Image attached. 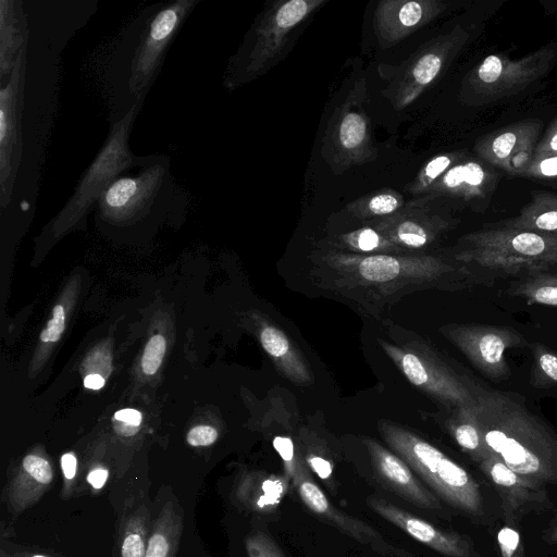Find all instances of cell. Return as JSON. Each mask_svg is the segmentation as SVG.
<instances>
[{
	"label": "cell",
	"instance_id": "6da1fadb",
	"mask_svg": "<svg viewBox=\"0 0 557 557\" xmlns=\"http://www.w3.org/2000/svg\"><path fill=\"white\" fill-rule=\"evenodd\" d=\"M26 15L22 47L23 152L12 199L26 214L36 205L45 148L57 107L60 55L65 45L97 11L96 1H23Z\"/></svg>",
	"mask_w": 557,
	"mask_h": 557
},
{
	"label": "cell",
	"instance_id": "7a4b0ae2",
	"mask_svg": "<svg viewBox=\"0 0 557 557\" xmlns=\"http://www.w3.org/2000/svg\"><path fill=\"white\" fill-rule=\"evenodd\" d=\"M313 284L377 318L410 293L460 289L479 280L451 256L420 252L358 255L332 248L312 253Z\"/></svg>",
	"mask_w": 557,
	"mask_h": 557
},
{
	"label": "cell",
	"instance_id": "3957f363",
	"mask_svg": "<svg viewBox=\"0 0 557 557\" xmlns=\"http://www.w3.org/2000/svg\"><path fill=\"white\" fill-rule=\"evenodd\" d=\"M201 0H173L145 8L115 38L106 65L110 126L139 113L183 24Z\"/></svg>",
	"mask_w": 557,
	"mask_h": 557
},
{
	"label": "cell",
	"instance_id": "277c9868",
	"mask_svg": "<svg viewBox=\"0 0 557 557\" xmlns=\"http://www.w3.org/2000/svg\"><path fill=\"white\" fill-rule=\"evenodd\" d=\"M474 410L491 454L529 480L557 484V431L522 396L479 385Z\"/></svg>",
	"mask_w": 557,
	"mask_h": 557
},
{
	"label": "cell",
	"instance_id": "5b68a950",
	"mask_svg": "<svg viewBox=\"0 0 557 557\" xmlns=\"http://www.w3.org/2000/svg\"><path fill=\"white\" fill-rule=\"evenodd\" d=\"M451 257L475 275L519 278L557 265V234L488 225L462 236Z\"/></svg>",
	"mask_w": 557,
	"mask_h": 557
},
{
	"label": "cell",
	"instance_id": "8992f818",
	"mask_svg": "<svg viewBox=\"0 0 557 557\" xmlns=\"http://www.w3.org/2000/svg\"><path fill=\"white\" fill-rule=\"evenodd\" d=\"M186 205V195L175 183L169 157L156 154L137 173H124L108 186L97 203V220L104 226L131 227L158 222Z\"/></svg>",
	"mask_w": 557,
	"mask_h": 557
},
{
	"label": "cell",
	"instance_id": "52a82bcc",
	"mask_svg": "<svg viewBox=\"0 0 557 557\" xmlns=\"http://www.w3.org/2000/svg\"><path fill=\"white\" fill-rule=\"evenodd\" d=\"M137 112H131L120 123L110 126L101 149L82 174L64 207L50 221L46 232L58 239L85 222L108 186L133 168H143L153 161L156 154L137 156L129 147V134Z\"/></svg>",
	"mask_w": 557,
	"mask_h": 557
},
{
	"label": "cell",
	"instance_id": "ba28073f",
	"mask_svg": "<svg viewBox=\"0 0 557 557\" xmlns=\"http://www.w3.org/2000/svg\"><path fill=\"white\" fill-rule=\"evenodd\" d=\"M380 432L392 448L445 502L472 516L483 515V499L478 482L437 447L391 421L379 422Z\"/></svg>",
	"mask_w": 557,
	"mask_h": 557
},
{
	"label": "cell",
	"instance_id": "9c48e42d",
	"mask_svg": "<svg viewBox=\"0 0 557 557\" xmlns=\"http://www.w3.org/2000/svg\"><path fill=\"white\" fill-rule=\"evenodd\" d=\"M393 334L395 341L379 338L377 343L416 388L448 412L474 404L478 384L456 371L419 336L401 330Z\"/></svg>",
	"mask_w": 557,
	"mask_h": 557
},
{
	"label": "cell",
	"instance_id": "30bf717a",
	"mask_svg": "<svg viewBox=\"0 0 557 557\" xmlns=\"http://www.w3.org/2000/svg\"><path fill=\"white\" fill-rule=\"evenodd\" d=\"M324 3L325 0L280 1L264 11L255 27L249 50L243 53L242 60L230 63V66L240 63V67L226 74L224 85L234 88L265 73L282 54L293 29Z\"/></svg>",
	"mask_w": 557,
	"mask_h": 557
},
{
	"label": "cell",
	"instance_id": "8fae6325",
	"mask_svg": "<svg viewBox=\"0 0 557 557\" xmlns=\"http://www.w3.org/2000/svg\"><path fill=\"white\" fill-rule=\"evenodd\" d=\"M367 102L366 82L359 78L329 121L322 154L336 173L351 165L373 161L377 156L372 140L371 121L366 109Z\"/></svg>",
	"mask_w": 557,
	"mask_h": 557
},
{
	"label": "cell",
	"instance_id": "7c38bea8",
	"mask_svg": "<svg viewBox=\"0 0 557 557\" xmlns=\"http://www.w3.org/2000/svg\"><path fill=\"white\" fill-rule=\"evenodd\" d=\"M448 339L484 376L503 382L510 376L506 351L528 345L518 331L483 323H449L440 327Z\"/></svg>",
	"mask_w": 557,
	"mask_h": 557
},
{
	"label": "cell",
	"instance_id": "4fadbf2b",
	"mask_svg": "<svg viewBox=\"0 0 557 557\" xmlns=\"http://www.w3.org/2000/svg\"><path fill=\"white\" fill-rule=\"evenodd\" d=\"M556 54L555 50L548 48L519 60L490 54L471 73L470 87L478 96L491 99L516 94L541 77Z\"/></svg>",
	"mask_w": 557,
	"mask_h": 557
},
{
	"label": "cell",
	"instance_id": "5bb4252c",
	"mask_svg": "<svg viewBox=\"0 0 557 557\" xmlns=\"http://www.w3.org/2000/svg\"><path fill=\"white\" fill-rule=\"evenodd\" d=\"M22 50L10 77L0 84V208L11 202L20 171L22 141Z\"/></svg>",
	"mask_w": 557,
	"mask_h": 557
},
{
	"label": "cell",
	"instance_id": "9a60e30c",
	"mask_svg": "<svg viewBox=\"0 0 557 557\" xmlns=\"http://www.w3.org/2000/svg\"><path fill=\"white\" fill-rule=\"evenodd\" d=\"M467 34L455 27L417 51L406 63L391 88L388 98L396 110L411 104L437 78L453 52L465 42Z\"/></svg>",
	"mask_w": 557,
	"mask_h": 557
},
{
	"label": "cell",
	"instance_id": "2e32d148",
	"mask_svg": "<svg viewBox=\"0 0 557 557\" xmlns=\"http://www.w3.org/2000/svg\"><path fill=\"white\" fill-rule=\"evenodd\" d=\"M478 466L499 494L507 524L530 511L539 512L553 507L542 483L518 474L495 455L490 453Z\"/></svg>",
	"mask_w": 557,
	"mask_h": 557
},
{
	"label": "cell",
	"instance_id": "e0dca14e",
	"mask_svg": "<svg viewBox=\"0 0 557 557\" xmlns=\"http://www.w3.org/2000/svg\"><path fill=\"white\" fill-rule=\"evenodd\" d=\"M542 122L525 120L506 126L479 139L478 154L511 175H522L534 157Z\"/></svg>",
	"mask_w": 557,
	"mask_h": 557
},
{
	"label": "cell",
	"instance_id": "ac0fdd59",
	"mask_svg": "<svg viewBox=\"0 0 557 557\" xmlns=\"http://www.w3.org/2000/svg\"><path fill=\"white\" fill-rule=\"evenodd\" d=\"M294 484L304 504L318 517L332 523L355 540L370 545L376 552L391 557H412L401 548H397L385 541L379 531L334 507L322 490L314 483L307 468L300 465L294 478Z\"/></svg>",
	"mask_w": 557,
	"mask_h": 557
},
{
	"label": "cell",
	"instance_id": "d6986e66",
	"mask_svg": "<svg viewBox=\"0 0 557 557\" xmlns=\"http://www.w3.org/2000/svg\"><path fill=\"white\" fill-rule=\"evenodd\" d=\"M451 222L429 214L423 207L406 205L397 213L373 221L374 226L401 252H420L451 227Z\"/></svg>",
	"mask_w": 557,
	"mask_h": 557
},
{
	"label": "cell",
	"instance_id": "ffe728a7",
	"mask_svg": "<svg viewBox=\"0 0 557 557\" xmlns=\"http://www.w3.org/2000/svg\"><path fill=\"white\" fill-rule=\"evenodd\" d=\"M368 506L418 542L446 557H478L467 537L441 530L411 512L377 496L367 498Z\"/></svg>",
	"mask_w": 557,
	"mask_h": 557
},
{
	"label": "cell",
	"instance_id": "44dd1931",
	"mask_svg": "<svg viewBox=\"0 0 557 557\" xmlns=\"http://www.w3.org/2000/svg\"><path fill=\"white\" fill-rule=\"evenodd\" d=\"M438 0H383L376 5L373 28L380 44L389 47L444 12Z\"/></svg>",
	"mask_w": 557,
	"mask_h": 557
},
{
	"label": "cell",
	"instance_id": "7402d4cb",
	"mask_svg": "<svg viewBox=\"0 0 557 557\" xmlns=\"http://www.w3.org/2000/svg\"><path fill=\"white\" fill-rule=\"evenodd\" d=\"M379 478L399 496L425 509H441L438 499L414 476L409 465L373 438L363 441Z\"/></svg>",
	"mask_w": 557,
	"mask_h": 557
},
{
	"label": "cell",
	"instance_id": "603a6c76",
	"mask_svg": "<svg viewBox=\"0 0 557 557\" xmlns=\"http://www.w3.org/2000/svg\"><path fill=\"white\" fill-rule=\"evenodd\" d=\"M54 479L51 463L38 454L26 455L4 490L9 511L20 516L34 506L50 488Z\"/></svg>",
	"mask_w": 557,
	"mask_h": 557
},
{
	"label": "cell",
	"instance_id": "cb8c5ba5",
	"mask_svg": "<svg viewBox=\"0 0 557 557\" xmlns=\"http://www.w3.org/2000/svg\"><path fill=\"white\" fill-rule=\"evenodd\" d=\"M255 319L258 339L277 370L297 385H311L313 375L299 347L271 320L262 315Z\"/></svg>",
	"mask_w": 557,
	"mask_h": 557
},
{
	"label": "cell",
	"instance_id": "d4e9b609",
	"mask_svg": "<svg viewBox=\"0 0 557 557\" xmlns=\"http://www.w3.org/2000/svg\"><path fill=\"white\" fill-rule=\"evenodd\" d=\"M491 183L492 175L482 163L473 160L458 162L422 198L409 203L423 207L431 199L443 196L463 200L482 199L486 197Z\"/></svg>",
	"mask_w": 557,
	"mask_h": 557
},
{
	"label": "cell",
	"instance_id": "484cf974",
	"mask_svg": "<svg viewBox=\"0 0 557 557\" xmlns=\"http://www.w3.org/2000/svg\"><path fill=\"white\" fill-rule=\"evenodd\" d=\"M26 15L22 0L0 1V84L11 75L25 41Z\"/></svg>",
	"mask_w": 557,
	"mask_h": 557
},
{
	"label": "cell",
	"instance_id": "4316f807",
	"mask_svg": "<svg viewBox=\"0 0 557 557\" xmlns=\"http://www.w3.org/2000/svg\"><path fill=\"white\" fill-rule=\"evenodd\" d=\"M286 481L276 475L249 472L236 485V498L247 508L257 512L272 511L283 499Z\"/></svg>",
	"mask_w": 557,
	"mask_h": 557
},
{
	"label": "cell",
	"instance_id": "83f0119b",
	"mask_svg": "<svg viewBox=\"0 0 557 557\" xmlns=\"http://www.w3.org/2000/svg\"><path fill=\"white\" fill-rule=\"evenodd\" d=\"M183 525V513L178 504L169 499L151 523L146 557H175Z\"/></svg>",
	"mask_w": 557,
	"mask_h": 557
},
{
	"label": "cell",
	"instance_id": "f1b7e54d",
	"mask_svg": "<svg viewBox=\"0 0 557 557\" xmlns=\"http://www.w3.org/2000/svg\"><path fill=\"white\" fill-rule=\"evenodd\" d=\"M497 224L521 231L557 234V194L546 190L533 191L531 201L518 215Z\"/></svg>",
	"mask_w": 557,
	"mask_h": 557
},
{
	"label": "cell",
	"instance_id": "f546056e",
	"mask_svg": "<svg viewBox=\"0 0 557 557\" xmlns=\"http://www.w3.org/2000/svg\"><path fill=\"white\" fill-rule=\"evenodd\" d=\"M150 512L143 503L126 505L117 529V557H146Z\"/></svg>",
	"mask_w": 557,
	"mask_h": 557
},
{
	"label": "cell",
	"instance_id": "4dcf8cb0",
	"mask_svg": "<svg viewBox=\"0 0 557 557\" xmlns=\"http://www.w3.org/2000/svg\"><path fill=\"white\" fill-rule=\"evenodd\" d=\"M448 413L445 421L446 430L463 453L479 463L490 451L483 442L474 404Z\"/></svg>",
	"mask_w": 557,
	"mask_h": 557
},
{
	"label": "cell",
	"instance_id": "1f68e13d",
	"mask_svg": "<svg viewBox=\"0 0 557 557\" xmlns=\"http://www.w3.org/2000/svg\"><path fill=\"white\" fill-rule=\"evenodd\" d=\"M327 248L358 255L403 253L374 226H364L336 235L327 239Z\"/></svg>",
	"mask_w": 557,
	"mask_h": 557
},
{
	"label": "cell",
	"instance_id": "d6a6232c",
	"mask_svg": "<svg viewBox=\"0 0 557 557\" xmlns=\"http://www.w3.org/2000/svg\"><path fill=\"white\" fill-rule=\"evenodd\" d=\"M507 293L522 298L528 305L557 307V273L541 272L513 281Z\"/></svg>",
	"mask_w": 557,
	"mask_h": 557
},
{
	"label": "cell",
	"instance_id": "836d02e7",
	"mask_svg": "<svg viewBox=\"0 0 557 557\" xmlns=\"http://www.w3.org/2000/svg\"><path fill=\"white\" fill-rule=\"evenodd\" d=\"M401 194L382 188L348 203L346 210L360 220H380L393 215L405 207Z\"/></svg>",
	"mask_w": 557,
	"mask_h": 557
},
{
	"label": "cell",
	"instance_id": "e575fe53",
	"mask_svg": "<svg viewBox=\"0 0 557 557\" xmlns=\"http://www.w3.org/2000/svg\"><path fill=\"white\" fill-rule=\"evenodd\" d=\"M461 159L459 152H446L433 157L418 172L407 186V191L413 195L426 194L443 174Z\"/></svg>",
	"mask_w": 557,
	"mask_h": 557
},
{
	"label": "cell",
	"instance_id": "d590c367",
	"mask_svg": "<svg viewBox=\"0 0 557 557\" xmlns=\"http://www.w3.org/2000/svg\"><path fill=\"white\" fill-rule=\"evenodd\" d=\"M533 367L531 384L536 388L557 387V352L541 343L532 346Z\"/></svg>",
	"mask_w": 557,
	"mask_h": 557
},
{
	"label": "cell",
	"instance_id": "8d00e7d4",
	"mask_svg": "<svg viewBox=\"0 0 557 557\" xmlns=\"http://www.w3.org/2000/svg\"><path fill=\"white\" fill-rule=\"evenodd\" d=\"M248 557H285L276 543L267 533H250L245 541Z\"/></svg>",
	"mask_w": 557,
	"mask_h": 557
},
{
	"label": "cell",
	"instance_id": "74e56055",
	"mask_svg": "<svg viewBox=\"0 0 557 557\" xmlns=\"http://www.w3.org/2000/svg\"><path fill=\"white\" fill-rule=\"evenodd\" d=\"M165 348L166 342L161 334L153 335L148 341L141 357L144 373L152 375L158 371L164 357Z\"/></svg>",
	"mask_w": 557,
	"mask_h": 557
},
{
	"label": "cell",
	"instance_id": "f35d334b",
	"mask_svg": "<svg viewBox=\"0 0 557 557\" xmlns=\"http://www.w3.org/2000/svg\"><path fill=\"white\" fill-rule=\"evenodd\" d=\"M497 544L502 557H525L520 533L510 524L502 527L497 533Z\"/></svg>",
	"mask_w": 557,
	"mask_h": 557
},
{
	"label": "cell",
	"instance_id": "ab89813d",
	"mask_svg": "<svg viewBox=\"0 0 557 557\" xmlns=\"http://www.w3.org/2000/svg\"><path fill=\"white\" fill-rule=\"evenodd\" d=\"M521 176L540 180L557 178V153L534 156Z\"/></svg>",
	"mask_w": 557,
	"mask_h": 557
},
{
	"label": "cell",
	"instance_id": "60d3db41",
	"mask_svg": "<svg viewBox=\"0 0 557 557\" xmlns=\"http://www.w3.org/2000/svg\"><path fill=\"white\" fill-rule=\"evenodd\" d=\"M273 447L284 462L285 472L294 480L301 463L297 462L292 440L285 436H276L273 440Z\"/></svg>",
	"mask_w": 557,
	"mask_h": 557
},
{
	"label": "cell",
	"instance_id": "b9f144b4",
	"mask_svg": "<svg viewBox=\"0 0 557 557\" xmlns=\"http://www.w3.org/2000/svg\"><path fill=\"white\" fill-rule=\"evenodd\" d=\"M65 329V310L62 305L54 306L51 319L40 333V342L42 344L58 342Z\"/></svg>",
	"mask_w": 557,
	"mask_h": 557
},
{
	"label": "cell",
	"instance_id": "7bdbcfd3",
	"mask_svg": "<svg viewBox=\"0 0 557 557\" xmlns=\"http://www.w3.org/2000/svg\"><path fill=\"white\" fill-rule=\"evenodd\" d=\"M60 465L63 473L61 496L67 498L72 496L76 486L77 458L73 453H65L61 456Z\"/></svg>",
	"mask_w": 557,
	"mask_h": 557
},
{
	"label": "cell",
	"instance_id": "ee69618b",
	"mask_svg": "<svg viewBox=\"0 0 557 557\" xmlns=\"http://www.w3.org/2000/svg\"><path fill=\"white\" fill-rule=\"evenodd\" d=\"M218 431L210 425H197L193 428L186 436L190 446H209L218 440Z\"/></svg>",
	"mask_w": 557,
	"mask_h": 557
},
{
	"label": "cell",
	"instance_id": "f6af8a7d",
	"mask_svg": "<svg viewBox=\"0 0 557 557\" xmlns=\"http://www.w3.org/2000/svg\"><path fill=\"white\" fill-rule=\"evenodd\" d=\"M555 153H557V119L553 121L542 139L539 140L534 156Z\"/></svg>",
	"mask_w": 557,
	"mask_h": 557
},
{
	"label": "cell",
	"instance_id": "bcb514c9",
	"mask_svg": "<svg viewBox=\"0 0 557 557\" xmlns=\"http://www.w3.org/2000/svg\"><path fill=\"white\" fill-rule=\"evenodd\" d=\"M109 479V470L103 466H95L89 469L86 475V482L92 488V491H101Z\"/></svg>",
	"mask_w": 557,
	"mask_h": 557
},
{
	"label": "cell",
	"instance_id": "7dc6e473",
	"mask_svg": "<svg viewBox=\"0 0 557 557\" xmlns=\"http://www.w3.org/2000/svg\"><path fill=\"white\" fill-rule=\"evenodd\" d=\"M114 419L119 423H121L126 430L127 429L136 430L140 425L141 413L135 409L125 408V409L116 411L114 414Z\"/></svg>",
	"mask_w": 557,
	"mask_h": 557
},
{
	"label": "cell",
	"instance_id": "c3c4849f",
	"mask_svg": "<svg viewBox=\"0 0 557 557\" xmlns=\"http://www.w3.org/2000/svg\"><path fill=\"white\" fill-rule=\"evenodd\" d=\"M309 467L323 480L330 479L333 472L332 465L319 455H309L307 458Z\"/></svg>",
	"mask_w": 557,
	"mask_h": 557
},
{
	"label": "cell",
	"instance_id": "681fc988",
	"mask_svg": "<svg viewBox=\"0 0 557 557\" xmlns=\"http://www.w3.org/2000/svg\"><path fill=\"white\" fill-rule=\"evenodd\" d=\"M106 384V379L98 373L87 374L84 379V386L88 389H100Z\"/></svg>",
	"mask_w": 557,
	"mask_h": 557
},
{
	"label": "cell",
	"instance_id": "f907efd6",
	"mask_svg": "<svg viewBox=\"0 0 557 557\" xmlns=\"http://www.w3.org/2000/svg\"><path fill=\"white\" fill-rule=\"evenodd\" d=\"M545 541L548 544H556L557 543V522H555L549 530L546 532L544 536Z\"/></svg>",
	"mask_w": 557,
	"mask_h": 557
},
{
	"label": "cell",
	"instance_id": "816d5d0a",
	"mask_svg": "<svg viewBox=\"0 0 557 557\" xmlns=\"http://www.w3.org/2000/svg\"><path fill=\"white\" fill-rule=\"evenodd\" d=\"M12 557H50L44 554L30 553V552H20L14 554Z\"/></svg>",
	"mask_w": 557,
	"mask_h": 557
},
{
	"label": "cell",
	"instance_id": "f5cc1de1",
	"mask_svg": "<svg viewBox=\"0 0 557 557\" xmlns=\"http://www.w3.org/2000/svg\"><path fill=\"white\" fill-rule=\"evenodd\" d=\"M556 187H557V185H556Z\"/></svg>",
	"mask_w": 557,
	"mask_h": 557
}]
</instances>
